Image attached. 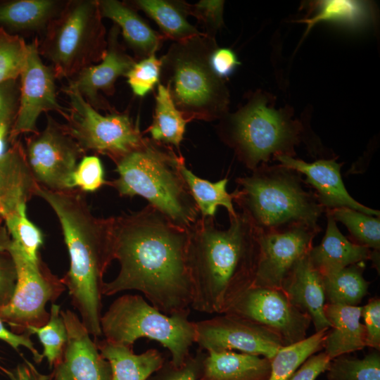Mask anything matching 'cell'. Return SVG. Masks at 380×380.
Instances as JSON below:
<instances>
[{
  "label": "cell",
  "instance_id": "cell-1",
  "mask_svg": "<svg viewBox=\"0 0 380 380\" xmlns=\"http://www.w3.org/2000/svg\"><path fill=\"white\" fill-rule=\"evenodd\" d=\"M113 236L120 271L114 279L104 282L103 296L135 290L165 315L191 310L189 228L148 205L113 217Z\"/></svg>",
  "mask_w": 380,
  "mask_h": 380
},
{
  "label": "cell",
  "instance_id": "cell-2",
  "mask_svg": "<svg viewBox=\"0 0 380 380\" xmlns=\"http://www.w3.org/2000/svg\"><path fill=\"white\" fill-rule=\"evenodd\" d=\"M227 229L213 217H200L189 228L187 262L192 288L191 308L223 314L253 286L260 252L259 233L240 212Z\"/></svg>",
  "mask_w": 380,
  "mask_h": 380
},
{
  "label": "cell",
  "instance_id": "cell-3",
  "mask_svg": "<svg viewBox=\"0 0 380 380\" xmlns=\"http://www.w3.org/2000/svg\"><path fill=\"white\" fill-rule=\"evenodd\" d=\"M34 195L56 213L63 232L70 267L61 281L89 335L102 336L103 276L114 260L113 217H98L78 189L53 191L37 185Z\"/></svg>",
  "mask_w": 380,
  "mask_h": 380
},
{
  "label": "cell",
  "instance_id": "cell-4",
  "mask_svg": "<svg viewBox=\"0 0 380 380\" xmlns=\"http://www.w3.org/2000/svg\"><path fill=\"white\" fill-rule=\"evenodd\" d=\"M183 158L172 147L144 137L115 163L118 177L107 184L120 196L144 198L172 222L189 228L201 215L179 170Z\"/></svg>",
  "mask_w": 380,
  "mask_h": 380
},
{
  "label": "cell",
  "instance_id": "cell-5",
  "mask_svg": "<svg viewBox=\"0 0 380 380\" xmlns=\"http://www.w3.org/2000/svg\"><path fill=\"white\" fill-rule=\"evenodd\" d=\"M233 203L259 233L296 224H318L325 212L303 175L281 164H262L238 177Z\"/></svg>",
  "mask_w": 380,
  "mask_h": 380
},
{
  "label": "cell",
  "instance_id": "cell-6",
  "mask_svg": "<svg viewBox=\"0 0 380 380\" xmlns=\"http://www.w3.org/2000/svg\"><path fill=\"white\" fill-rule=\"evenodd\" d=\"M217 46L215 38L201 34L173 42L161 57V84L190 122L220 120L228 113L229 91L210 64Z\"/></svg>",
  "mask_w": 380,
  "mask_h": 380
},
{
  "label": "cell",
  "instance_id": "cell-7",
  "mask_svg": "<svg viewBox=\"0 0 380 380\" xmlns=\"http://www.w3.org/2000/svg\"><path fill=\"white\" fill-rule=\"evenodd\" d=\"M107 34L98 0H67L38 37V51L56 79L70 80L103 58Z\"/></svg>",
  "mask_w": 380,
  "mask_h": 380
},
{
  "label": "cell",
  "instance_id": "cell-8",
  "mask_svg": "<svg viewBox=\"0 0 380 380\" xmlns=\"http://www.w3.org/2000/svg\"><path fill=\"white\" fill-rule=\"evenodd\" d=\"M220 121V139L251 171L277 156L293 157L301 139L300 124L281 110L268 107L265 98L259 96Z\"/></svg>",
  "mask_w": 380,
  "mask_h": 380
},
{
  "label": "cell",
  "instance_id": "cell-9",
  "mask_svg": "<svg viewBox=\"0 0 380 380\" xmlns=\"http://www.w3.org/2000/svg\"><path fill=\"white\" fill-rule=\"evenodd\" d=\"M191 310L165 315L139 295L125 294L115 299L101 318L104 338L132 347L146 338L159 343L171 355L177 367L184 363L195 343V322L189 319Z\"/></svg>",
  "mask_w": 380,
  "mask_h": 380
},
{
  "label": "cell",
  "instance_id": "cell-10",
  "mask_svg": "<svg viewBox=\"0 0 380 380\" xmlns=\"http://www.w3.org/2000/svg\"><path fill=\"white\" fill-rule=\"evenodd\" d=\"M0 250L10 254L17 272L13 295L6 305H0V318L16 334H23L30 327L44 326L50 317L46 303H53L66 287L41 258H30L11 238L6 227H0Z\"/></svg>",
  "mask_w": 380,
  "mask_h": 380
},
{
  "label": "cell",
  "instance_id": "cell-11",
  "mask_svg": "<svg viewBox=\"0 0 380 380\" xmlns=\"http://www.w3.org/2000/svg\"><path fill=\"white\" fill-rule=\"evenodd\" d=\"M62 91L69 104L64 127L85 153L105 155L115 163L142 144L139 122L134 123L128 113L114 111L103 115L75 89L65 85Z\"/></svg>",
  "mask_w": 380,
  "mask_h": 380
},
{
  "label": "cell",
  "instance_id": "cell-12",
  "mask_svg": "<svg viewBox=\"0 0 380 380\" xmlns=\"http://www.w3.org/2000/svg\"><path fill=\"white\" fill-rule=\"evenodd\" d=\"M24 148L28 166L39 186L53 191L73 189L72 175L86 153L64 125L46 113L44 129L27 137Z\"/></svg>",
  "mask_w": 380,
  "mask_h": 380
},
{
  "label": "cell",
  "instance_id": "cell-13",
  "mask_svg": "<svg viewBox=\"0 0 380 380\" xmlns=\"http://www.w3.org/2000/svg\"><path fill=\"white\" fill-rule=\"evenodd\" d=\"M56 77L53 68L45 64L38 51V37L27 44V56L20 76V103L15 122L7 141L14 142L23 134H34L42 113L54 111L65 119L69 108L58 101Z\"/></svg>",
  "mask_w": 380,
  "mask_h": 380
},
{
  "label": "cell",
  "instance_id": "cell-14",
  "mask_svg": "<svg viewBox=\"0 0 380 380\" xmlns=\"http://www.w3.org/2000/svg\"><path fill=\"white\" fill-rule=\"evenodd\" d=\"M260 324L281 337L286 345L306 338L310 317L293 305L280 289L252 286L226 311Z\"/></svg>",
  "mask_w": 380,
  "mask_h": 380
},
{
  "label": "cell",
  "instance_id": "cell-15",
  "mask_svg": "<svg viewBox=\"0 0 380 380\" xmlns=\"http://www.w3.org/2000/svg\"><path fill=\"white\" fill-rule=\"evenodd\" d=\"M195 326V343L205 352L236 350L271 360L287 346L268 329L227 313L196 322Z\"/></svg>",
  "mask_w": 380,
  "mask_h": 380
},
{
  "label": "cell",
  "instance_id": "cell-16",
  "mask_svg": "<svg viewBox=\"0 0 380 380\" xmlns=\"http://www.w3.org/2000/svg\"><path fill=\"white\" fill-rule=\"evenodd\" d=\"M318 224H296L259 233L260 252L253 286L281 290L296 262L309 253Z\"/></svg>",
  "mask_w": 380,
  "mask_h": 380
},
{
  "label": "cell",
  "instance_id": "cell-17",
  "mask_svg": "<svg viewBox=\"0 0 380 380\" xmlns=\"http://www.w3.org/2000/svg\"><path fill=\"white\" fill-rule=\"evenodd\" d=\"M120 31L113 24L107 35V49L99 63L87 67L68 80V86L75 89L83 99L96 110L114 112L101 93L115 94L117 80L127 75L136 63L120 42Z\"/></svg>",
  "mask_w": 380,
  "mask_h": 380
},
{
  "label": "cell",
  "instance_id": "cell-18",
  "mask_svg": "<svg viewBox=\"0 0 380 380\" xmlns=\"http://www.w3.org/2000/svg\"><path fill=\"white\" fill-rule=\"evenodd\" d=\"M67 330V342L59 362L50 374L52 380H112L109 362L100 353L78 315L61 310Z\"/></svg>",
  "mask_w": 380,
  "mask_h": 380
},
{
  "label": "cell",
  "instance_id": "cell-19",
  "mask_svg": "<svg viewBox=\"0 0 380 380\" xmlns=\"http://www.w3.org/2000/svg\"><path fill=\"white\" fill-rule=\"evenodd\" d=\"M274 160L305 175V183L314 189L317 201L324 211L349 208L369 215L380 216L379 210L361 204L350 195L341 177L343 163H337L336 159H319L307 163L294 157L281 156Z\"/></svg>",
  "mask_w": 380,
  "mask_h": 380
},
{
  "label": "cell",
  "instance_id": "cell-20",
  "mask_svg": "<svg viewBox=\"0 0 380 380\" xmlns=\"http://www.w3.org/2000/svg\"><path fill=\"white\" fill-rule=\"evenodd\" d=\"M20 139L0 157V219L17 213L34 196L37 186Z\"/></svg>",
  "mask_w": 380,
  "mask_h": 380
},
{
  "label": "cell",
  "instance_id": "cell-21",
  "mask_svg": "<svg viewBox=\"0 0 380 380\" xmlns=\"http://www.w3.org/2000/svg\"><path fill=\"white\" fill-rule=\"evenodd\" d=\"M308 254L294 265L281 290L293 305L310 317L317 332L331 328V324L324 315L327 303L322 277L312 265Z\"/></svg>",
  "mask_w": 380,
  "mask_h": 380
},
{
  "label": "cell",
  "instance_id": "cell-22",
  "mask_svg": "<svg viewBox=\"0 0 380 380\" xmlns=\"http://www.w3.org/2000/svg\"><path fill=\"white\" fill-rule=\"evenodd\" d=\"M98 4L101 17L111 20L119 27L137 61L156 53L165 40L127 2L98 0Z\"/></svg>",
  "mask_w": 380,
  "mask_h": 380
},
{
  "label": "cell",
  "instance_id": "cell-23",
  "mask_svg": "<svg viewBox=\"0 0 380 380\" xmlns=\"http://www.w3.org/2000/svg\"><path fill=\"white\" fill-rule=\"evenodd\" d=\"M66 2L67 0H0V29L22 37L30 34L39 37Z\"/></svg>",
  "mask_w": 380,
  "mask_h": 380
},
{
  "label": "cell",
  "instance_id": "cell-24",
  "mask_svg": "<svg viewBox=\"0 0 380 380\" xmlns=\"http://www.w3.org/2000/svg\"><path fill=\"white\" fill-rule=\"evenodd\" d=\"M327 229L321 243L312 247L308 256L313 267L322 274L371 260L372 251L349 241L337 227L331 215L326 213Z\"/></svg>",
  "mask_w": 380,
  "mask_h": 380
},
{
  "label": "cell",
  "instance_id": "cell-25",
  "mask_svg": "<svg viewBox=\"0 0 380 380\" xmlns=\"http://www.w3.org/2000/svg\"><path fill=\"white\" fill-rule=\"evenodd\" d=\"M362 307L326 303L324 315L330 322L324 348L332 360L366 347L365 326L360 322Z\"/></svg>",
  "mask_w": 380,
  "mask_h": 380
},
{
  "label": "cell",
  "instance_id": "cell-26",
  "mask_svg": "<svg viewBox=\"0 0 380 380\" xmlns=\"http://www.w3.org/2000/svg\"><path fill=\"white\" fill-rule=\"evenodd\" d=\"M270 360L233 350L208 351L198 380H268Z\"/></svg>",
  "mask_w": 380,
  "mask_h": 380
},
{
  "label": "cell",
  "instance_id": "cell-27",
  "mask_svg": "<svg viewBox=\"0 0 380 380\" xmlns=\"http://www.w3.org/2000/svg\"><path fill=\"white\" fill-rule=\"evenodd\" d=\"M101 355L112 369V380H146L160 369L165 357L156 349L136 354L132 347L113 343L106 339H94Z\"/></svg>",
  "mask_w": 380,
  "mask_h": 380
},
{
  "label": "cell",
  "instance_id": "cell-28",
  "mask_svg": "<svg viewBox=\"0 0 380 380\" xmlns=\"http://www.w3.org/2000/svg\"><path fill=\"white\" fill-rule=\"evenodd\" d=\"M145 13L159 27L164 38L182 42L203 34L187 20V2L170 0H134L127 2Z\"/></svg>",
  "mask_w": 380,
  "mask_h": 380
},
{
  "label": "cell",
  "instance_id": "cell-29",
  "mask_svg": "<svg viewBox=\"0 0 380 380\" xmlns=\"http://www.w3.org/2000/svg\"><path fill=\"white\" fill-rule=\"evenodd\" d=\"M153 122L146 132L156 142L174 146L178 151L190 122L175 105L168 90L159 83L157 86Z\"/></svg>",
  "mask_w": 380,
  "mask_h": 380
},
{
  "label": "cell",
  "instance_id": "cell-30",
  "mask_svg": "<svg viewBox=\"0 0 380 380\" xmlns=\"http://www.w3.org/2000/svg\"><path fill=\"white\" fill-rule=\"evenodd\" d=\"M179 170L201 217H214L219 206L226 208L229 217L236 215L232 194L227 191V178L216 182L202 179L186 167L184 158L179 163Z\"/></svg>",
  "mask_w": 380,
  "mask_h": 380
},
{
  "label": "cell",
  "instance_id": "cell-31",
  "mask_svg": "<svg viewBox=\"0 0 380 380\" xmlns=\"http://www.w3.org/2000/svg\"><path fill=\"white\" fill-rule=\"evenodd\" d=\"M365 262L322 275L327 303L356 306L367 294L369 282L363 277Z\"/></svg>",
  "mask_w": 380,
  "mask_h": 380
},
{
  "label": "cell",
  "instance_id": "cell-32",
  "mask_svg": "<svg viewBox=\"0 0 380 380\" xmlns=\"http://www.w3.org/2000/svg\"><path fill=\"white\" fill-rule=\"evenodd\" d=\"M329 329L317 331L299 342L281 348L270 360L268 380H287L310 356L324 348Z\"/></svg>",
  "mask_w": 380,
  "mask_h": 380
},
{
  "label": "cell",
  "instance_id": "cell-33",
  "mask_svg": "<svg viewBox=\"0 0 380 380\" xmlns=\"http://www.w3.org/2000/svg\"><path fill=\"white\" fill-rule=\"evenodd\" d=\"M336 222L344 224L349 231L353 243L374 251L380 249V218L349 208L326 210Z\"/></svg>",
  "mask_w": 380,
  "mask_h": 380
},
{
  "label": "cell",
  "instance_id": "cell-34",
  "mask_svg": "<svg viewBox=\"0 0 380 380\" xmlns=\"http://www.w3.org/2000/svg\"><path fill=\"white\" fill-rule=\"evenodd\" d=\"M328 380H380L379 350H374L363 358L348 354L331 360L327 370Z\"/></svg>",
  "mask_w": 380,
  "mask_h": 380
},
{
  "label": "cell",
  "instance_id": "cell-35",
  "mask_svg": "<svg viewBox=\"0 0 380 380\" xmlns=\"http://www.w3.org/2000/svg\"><path fill=\"white\" fill-rule=\"evenodd\" d=\"M26 332L38 336L44 347L42 357L46 358L49 368H52L61 361L68 335L59 305L51 304L49 319L44 326L30 327Z\"/></svg>",
  "mask_w": 380,
  "mask_h": 380
},
{
  "label": "cell",
  "instance_id": "cell-36",
  "mask_svg": "<svg viewBox=\"0 0 380 380\" xmlns=\"http://www.w3.org/2000/svg\"><path fill=\"white\" fill-rule=\"evenodd\" d=\"M316 14L312 18L302 19L298 22L307 25L305 34L317 23L335 22L349 25H355L365 18V4L350 0H325L318 4Z\"/></svg>",
  "mask_w": 380,
  "mask_h": 380
},
{
  "label": "cell",
  "instance_id": "cell-37",
  "mask_svg": "<svg viewBox=\"0 0 380 380\" xmlns=\"http://www.w3.org/2000/svg\"><path fill=\"white\" fill-rule=\"evenodd\" d=\"M27 56L24 38L0 29V84L20 78Z\"/></svg>",
  "mask_w": 380,
  "mask_h": 380
},
{
  "label": "cell",
  "instance_id": "cell-38",
  "mask_svg": "<svg viewBox=\"0 0 380 380\" xmlns=\"http://www.w3.org/2000/svg\"><path fill=\"white\" fill-rule=\"evenodd\" d=\"M6 230L11 238L16 242L32 260L40 258L39 249L43 244V234L30 222L26 215V206L4 219Z\"/></svg>",
  "mask_w": 380,
  "mask_h": 380
},
{
  "label": "cell",
  "instance_id": "cell-39",
  "mask_svg": "<svg viewBox=\"0 0 380 380\" xmlns=\"http://www.w3.org/2000/svg\"><path fill=\"white\" fill-rule=\"evenodd\" d=\"M162 68V59L156 53L136 61L127 73V82L132 92L143 97L159 84Z\"/></svg>",
  "mask_w": 380,
  "mask_h": 380
},
{
  "label": "cell",
  "instance_id": "cell-40",
  "mask_svg": "<svg viewBox=\"0 0 380 380\" xmlns=\"http://www.w3.org/2000/svg\"><path fill=\"white\" fill-rule=\"evenodd\" d=\"M104 184H107V182L104 179L99 158L96 156H84L72 175V189H78L82 192H94Z\"/></svg>",
  "mask_w": 380,
  "mask_h": 380
},
{
  "label": "cell",
  "instance_id": "cell-41",
  "mask_svg": "<svg viewBox=\"0 0 380 380\" xmlns=\"http://www.w3.org/2000/svg\"><path fill=\"white\" fill-rule=\"evenodd\" d=\"M205 355V350L198 348L179 367L166 360L163 366L146 380H198Z\"/></svg>",
  "mask_w": 380,
  "mask_h": 380
},
{
  "label": "cell",
  "instance_id": "cell-42",
  "mask_svg": "<svg viewBox=\"0 0 380 380\" xmlns=\"http://www.w3.org/2000/svg\"><path fill=\"white\" fill-rule=\"evenodd\" d=\"M224 4L221 0H201L194 4L187 3V11L197 19L204 34L215 38L217 31L224 25Z\"/></svg>",
  "mask_w": 380,
  "mask_h": 380
},
{
  "label": "cell",
  "instance_id": "cell-43",
  "mask_svg": "<svg viewBox=\"0 0 380 380\" xmlns=\"http://www.w3.org/2000/svg\"><path fill=\"white\" fill-rule=\"evenodd\" d=\"M20 103V80H8L0 84V125L13 127Z\"/></svg>",
  "mask_w": 380,
  "mask_h": 380
},
{
  "label": "cell",
  "instance_id": "cell-44",
  "mask_svg": "<svg viewBox=\"0 0 380 380\" xmlns=\"http://www.w3.org/2000/svg\"><path fill=\"white\" fill-rule=\"evenodd\" d=\"M361 316L365 322L366 346L379 350L380 348V300L372 298L362 307Z\"/></svg>",
  "mask_w": 380,
  "mask_h": 380
},
{
  "label": "cell",
  "instance_id": "cell-45",
  "mask_svg": "<svg viewBox=\"0 0 380 380\" xmlns=\"http://www.w3.org/2000/svg\"><path fill=\"white\" fill-rule=\"evenodd\" d=\"M17 282V272L10 254L0 250V305L11 299Z\"/></svg>",
  "mask_w": 380,
  "mask_h": 380
},
{
  "label": "cell",
  "instance_id": "cell-46",
  "mask_svg": "<svg viewBox=\"0 0 380 380\" xmlns=\"http://www.w3.org/2000/svg\"><path fill=\"white\" fill-rule=\"evenodd\" d=\"M210 64L213 72L224 80L230 77L241 63L231 49L217 46L210 55Z\"/></svg>",
  "mask_w": 380,
  "mask_h": 380
},
{
  "label": "cell",
  "instance_id": "cell-47",
  "mask_svg": "<svg viewBox=\"0 0 380 380\" xmlns=\"http://www.w3.org/2000/svg\"><path fill=\"white\" fill-rule=\"evenodd\" d=\"M331 360L325 352L313 354L287 380H315L320 374L328 369Z\"/></svg>",
  "mask_w": 380,
  "mask_h": 380
},
{
  "label": "cell",
  "instance_id": "cell-48",
  "mask_svg": "<svg viewBox=\"0 0 380 380\" xmlns=\"http://www.w3.org/2000/svg\"><path fill=\"white\" fill-rule=\"evenodd\" d=\"M30 336L31 334L26 331L23 334H16L8 330L0 318V339L6 342L15 350H18L20 346L26 347L32 353L34 361L37 363H40L43 360L42 355L34 348L30 338Z\"/></svg>",
  "mask_w": 380,
  "mask_h": 380
},
{
  "label": "cell",
  "instance_id": "cell-49",
  "mask_svg": "<svg viewBox=\"0 0 380 380\" xmlns=\"http://www.w3.org/2000/svg\"><path fill=\"white\" fill-rule=\"evenodd\" d=\"M11 380H52L51 374L40 373L27 359L11 370L5 371Z\"/></svg>",
  "mask_w": 380,
  "mask_h": 380
},
{
  "label": "cell",
  "instance_id": "cell-50",
  "mask_svg": "<svg viewBox=\"0 0 380 380\" xmlns=\"http://www.w3.org/2000/svg\"><path fill=\"white\" fill-rule=\"evenodd\" d=\"M11 130V127L6 125H0V157L2 156L5 151L6 141Z\"/></svg>",
  "mask_w": 380,
  "mask_h": 380
}]
</instances>
